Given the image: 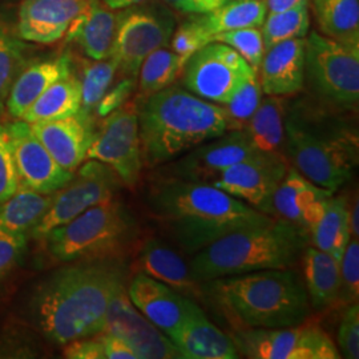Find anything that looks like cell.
Wrapping results in <instances>:
<instances>
[{"label": "cell", "instance_id": "6da1fadb", "mask_svg": "<svg viewBox=\"0 0 359 359\" xmlns=\"http://www.w3.org/2000/svg\"><path fill=\"white\" fill-rule=\"evenodd\" d=\"M126 276L118 258L63 264L27 290L20 314L53 345L96 335L111 299L126 286Z\"/></svg>", "mask_w": 359, "mask_h": 359}, {"label": "cell", "instance_id": "7a4b0ae2", "mask_svg": "<svg viewBox=\"0 0 359 359\" xmlns=\"http://www.w3.org/2000/svg\"><path fill=\"white\" fill-rule=\"evenodd\" d=\"M147 205L168 236L192 256L231 231L271 218L213 184L168 176L151 182Z\"/></svg>", "mask_w": 359, "mask_h": 359}, {"label": "cell", "instance_id": "3957f363", "mask_svg": "<svg viewBox=\"0 0 359 359\" xmlns=\"http://www.w3.org/2000/svg\"><path fill=\"white\" fill-rule=\"evenodd\" d=\"M144 165L160 167L229 130L226 111L189 90L167 87L136 102Z\"/></svg>", "mask_w": 359, "mask_h": 359}, {"label": "cell", "instance_id": "277c9868", "mask_svg": "<svg viewBox=\"0 0 359 359\" xmlns=\"http://www.w3.org/2000/svg\"><path fill=\"white\" fill-rule=\"evenodd\" d=\"M310 244L309 231L283 218L231 231L194 253L189 270L197 283L257 270L290 269Z\"/></svg>", "mask_w": 359, "mask_h": 359}, {"label": "cell", "instance_id": "5b68a950", "mask_svg": "<svg viewBox=\"0 0 359 359\" xmlns=\"http://www.w3.org/2000/svg\"><path fill=\"white\" fill-rule=\"evenodd\" d=\"M218 305L243 327H286L311 311L301 276L292 269L257 270L203 283Z\"/></svg>", "mask_w": 359, "mask_h": 359}, {"label": "cell", "instance_id": "8992f818", "mask_svg": "<svg viewBox=\"0 0 359 359\" xmlns=\"http://www.w3.org/2000/svg\"><path fill=\"white\" fill-rule=\"evenodd\" d=\"M283 156L310 182L335 193L358 163V139L342 124L299 105L285 116Z\"/></svg>", "mask_w": 359, "mask_h": 359}, {"label": "cell", "instance_id": "52a82bcc", "mask_svg": "<svg viewBox=\"0 0 359 359\" xmlns=\"http://www.w3.org/2000/svg\"><path fill=\"white\" fill-rule=\"evenodd\" d=\"M139 236V225L128 208L116 198L90 206L62 226L48 231L43 241L57 264L118 258Z\"/></svg>", "mask_w": 359, "mask_h": 359}, {"label": "cell", "instance_id": "ba28073f", "mask_svg": "<svg viewBox=\"0 0 359 359\" xmlns=\"http://www.w3.org/2000/svg\"><path fill=\"white\" fill-rule=\"evenodd\" d=\"M305 79L322 103L354 109L359 100V43L311 32L306 40Z\"/></svg>", "mask_w": 359, "mask_h": 359}, {"label": "cell", "instance_id": "9c48e42d", "mask_svg": "<svg viewBox=\"0 0 359 359\" xmlns=\"http://www.w3.org/2000/svg\"><path fill=\"white\" fill-rule=\"evenodd\" d=\"M176 28L175 13L167 4L152 0L117 13L115 40L111 57L117 71L137 80L144 59L167 47Z\"/></svg>", "mask_w": 359, "mask_h": 359}, {"label": "cell", "instance_id": "30bf717a", "mask_svg": "<svg viewBox=\"0 0 359 359\" xmlns=\"http://www.w3.org/2000/svg\"><path fill=\"white\" fill-rule=\"evenodd\" d=\"M229 337L238 354L253 359H338L339 350L317 323L238 327Z\"/></svg>", "mask_w": 359, "mask_h": 359}, {"label": "cell", "instance_id": "8fae6325", "mask_svg": "<svg viewBox=\"0 0 359 359\" xmlns=\"http://www.w3.org/2000/svg\"><path fill=\"white\" fill-rule=\"evenodd\" d=\"M121 181L103 163L88 160L79 167L77 173L63 188L53 193L51 205L28 237L41 240L48 231L62 226L81 215L90 206L114 200Z\"/></svg>", "mask_w": 359, "mask_h": 359}, {"label": "cell", "instance_id": "7c38bea8", "mask_svg": "<svg viewBox=\"0 0 359 359\" xmlns=\"http://www.w3.org/2000/svg\"><path fill=\"white\" fill-rule=\"evenodd\" d=\"M104 118L90 142L87 160L103 163L115 172L121 184L135 188L144 168L136 102H127Z\"/></svg>", "mask_w": 359, "mask_h": 359}, {"label": "cell", "instance_id": "4fadbf2b", "mask_svg": "<svg viewBox=\"0 0 359 359\" xmlns=\"http://www.w3.org/2000/svg\"><path fill=\"white\" fill-rule=\"evenodd\" d=\"M257 72L244 57L222 43H209L184 65L185 90L210 103H228L246 77Z\"/></svg>", "mask_w": 359, "mask_h": 359}, {"label": "cell", "instance_id": "5bb4252c", "mask_svg": "<svg viewBox=\"0 0 359 359\" xmlns=\"http://www.w3.org/2000/svg\"><path fill=\"white\" fill-rule=\"evenodd\" d=\"M257 154L244 129L228 130L168 163L158 176L213 184L228 168Z\"/></svg>", "mask_w": 359, "mask_h": 359}, {"label": "cell", "instance_id": "9a60e30c", "mask_svg": "<svg viewBox=\"0 0 359 359\" xmlns=\"http://www.w3.org/2000/svg\"><path fill=\"white\" fill-rule=\"evenodd\" d=\"M289 167L283 154H257L228 168L213 185L270 216L271 197Z\"/></svg>", "mask_w": 359, "mask_h": 359}, {"label": "cell", "instance_id": "2e32d148", "mask_svg": "<svg viewBox=\"0 0 359 359\" xmlns=\"http://www.w3.org/2000/svg\"><path fill=\"white\" fill-rule=\"evenodd\" d=\"M102 333L114 334L135 350L139 359H181L177 347L130 302L126 286L111 299Z\"/></svg>", "mask_w": 359, "mask_h": 359}, {"label": "cell", "instance_id": "e0dca14e", "mask_svg": "<svg viewBox=\"0 0 359 359\" xmlns=\"http://www.w3.org/2000/svg\"><path fill=\"white\" fill-rule=\"evenodd\" d=\"M13 145V161L19 187L39 193H55L74 177L56 163L44 145L39 142L26 121H15L7 126Z\"/></svg>", "mask_w": 359, "mask_h": 359}, {"label": "cell", "instance_id": "ac0fdd59", "mask_svg": "<svg viewBox=\"0 0 359 359\" xmlns=\"http://www.w3.org/2000/svg\"><path fill=\"white\" fill-rule=\"evenodd\" d=\"M127 293L135 308L168 338L198 308L197 302L191 298L180 294L142 271L132 278Z\"/></svg>", "mask_w": 359, "mask_h": 359}, {"label": "cell", "instance_id": "d6986e66", "mask_svg": "<svg viewBox=\"0 0 359 359\" xmlns=\"http://www.w3.org/2000/svg\"><path fill=\"white\" fill-rule=\"evenodd\" d=\"M39 142L50 152L59 165L75 172L87 160L93 140L90 116L83 112L57 120L29 124Z\"/></svg>", "mask_w": 359, "mask_h": 359}, {"label": "cell", "instance_id": "ffe728a7", "mask_svg": "<svg viewBox=\"0 0 359 359\" xmlns=\"http://www.w3.org/2000/svg\"><path fill=\"white\" fill-rule=\"evenodd\" d=\"M88 0H25L19 10L18 36L51 44L65 36Z\"/></svg>", "mask_w": 359, "mask_h": 359}, {"label": "cell", "instance_id": "44dd1931", "mask_svg": "<svg viewBox=\"0 0 359 359\" xmlns=\"http://www.w3.org/2000/svg\"><path fill=\"white\" fill-rule=\"evenodd\" d=\"M333 194L310 182L295 168L289 167L271 197L270 216L283 218L309 231L321 216L326 200Z\"/></svg>", "mask_w": 359, "mask_h": 359}, {"label": "cell", "instance_id": "7402d4cb", "mask_svg": "<svg viewBox=\"0 0 359 359\" xmlns=\"http://www.w3.org/2000/svg\"><path fill=\"white\" fill-rule=\"evenodd\" d=\"M306 40L290 39L268 48L259 71V83L266 96H292L305 84Z\"/></svg>", "mask_w": 359, "mask_h": 359}, {"label": "cell", "instance_id": "603a6c76", "mask_svg": "<svg viewBox=\"0 0 359 359\" xmlns=\"http://www.w3.org/2000/svg\"><path fill=\"white\" fill-rule=\"evenodd\" d=\"M169 339L177 347L182 358H240L229 334L224 333L209 321L200 306L169 337Z\"/></svg>", "mask_w": 359, "mask_h": 359}, {"label": "cell", "instance_id": "cb8c5ba5", "mask_svg": "<svg viewBox=\"0 0 359 359\" xmlns=\"http://www.w3.org/2000/svg\"><path fill=\"white\" fill-rule=\"evenodd\" d=\"M137 266L139 271L165 283L193 301L203 297V283L193 278L189 265L175 250L158 240L151 238L142 245Z\"/></svg>", "mask_w": 359, "mask_h": 359}, {"label": "cell", "instance_id": "d4e9b609", "mask_svg": "<svg viewBox=\"0 0 359 359\" xmlns=\"http://www.w3.org/2000/svg\"><path fill=\"white\" fill-rule=\"evenodd\" d=\"M117 13L103 0H88L87 8L80 13L67 31V39L75 40L92 60L111 57L115 40Z\"/></svg>", "mask_w": 359, "mask_h": 359}, {"label": "cell", "instance_id": "484cf974", "mask_svg": "<svg viewBox=\"0 0 359 359\" xmlns=\"http://www.w3.org/2000/svg\"><path fill=\"white\" fill-rule=\"evenodd\" d=\"M72 74V62L65 55L52 60L26 65L13 81L6 108L13 118L20 120L39 96L57 80Z\"/></svg>", "mask_w": 359, "mask_h": 359}, {"label": "cell", "instance_id": "4316f807", "mask_svg": "<svg viewBox=\"0 0 359 359\" xmlns=\"http://www.w3.org/2000/svg\"><path fill=\"white\" fill-rule=\"evenodd\" d=\"M301 259L304 264V283L311 308L323 310L337 305L341 283L339 261L310 245Z\"/></svg>", "mask_w": 359, "mask_h": 359}, {"label": "cell", "instance_id": "83f0119b", "mask_svg": "<svg viewBox=\"0 0 359 359\" xmlns=\"http://www.w3.org/2000/svg\"><path fill=\"white\" fill-rule=\"evenodd\" d=\"M309 234L313 246L341 262L351 238L348 204L344 196H330L326 200L321 216L310 226Z\"/></svg>", "mask_w": 359, "mask_h": 359}, {"label": "cell", "instance_id": "f1b7e54d", "mask_svg": "<svg viewBox=\"0 0 359 359\" xmlns=\"http://www.w3.org/2000/svg\"><path fill=\"white\" fill-rule=\"evenodd\" d=\"M285 116L286 104L283 97L268 96L261 100L244 129L256 152L283 154Z\"/></svg>", "mask_w": 359, "mask_h": 359}, {"label": "cell", "instance_id": "f546056e", "mask_svg": "<svg viewBox=\"0 0 359 359\" xmlns=\"http://www.w3.org/2000/svg\"><path fill=\"white\" fill-rule=\"evenodd\" d=\"M81 109V83L74 74L53 83L27 109L20 120L28 124L77 115Z\"/></svg>", "mask_w": 359, "mask_h": 359}, {"label": "cell", "instance_id": "4dcf8cb0", "mask_svg": "<svg viewBox=\"0 0 359 359\" xmlns=\"http://www.w3.org/2000/svg\"><path fill=\"white\" fill-rule=\"evenodd\" d=\"M266 15L265 0H229L215 11L197 13L192 18L212 41V38L219 32L261 27Z\"/></svg>", "mask_w": 359, "mask_h": 359}, {"label": "cell", "instance_id": "1f68e13d", "mask_svg": "<svg viewBox=\"0 0 359 359\" xmlns=\"http://www.w3.org/2000/svg\"><path fill=\"white\" fill-rule=\"evenodd\" d=\"M52 198L53 193H39L19 187L11 197L0 203V229L28 236L48 210Z\"/></svg>", "mask_w": 359, "mask_h": 359}, {"label": "cell", "instance_id": "d6a6232c", "mask_svg": "<svg viewBox=\"0 0 359 359\" xmlns=\"http://www.w3.org/2000/svg\"><path fill=\"white\" fill-rule=\"evenodd\" d=\"M322 34L345 43H359V0H313Z\"/></svg>", "mask_w": 359, "mask_h": 359}, {"label": "cell", "instance_id": "836d02e7", "mask_svg": "<svg viewBox=\"0 0 359 359\" xmlns=\"http://www.w3.org/2000/svg\"><path fill=\"white\" fill-rule=\"evenodd\" d=\"M185 63L187 59L167 47H161L149 53L144 59L137 75L139 93L136 102H142L154 93L170 87L182 74Z\"/></svg>", "mask_w": 359, "mask_h": 359}, {"label": "cell", "instance_id": "e575fe53", "mask_svg": "<svg viewBox=\"0 0 359 359\" xmlns=\"http://www.w3.org/2000/svg\"><path fill=\"white\" fill-rule=\"evenodd\" d=\"M310 27L308 4H301L283 13H269L262 23L265 51L290 39L305 38Z\"/></svg>", "mask_w": 359, "mask_h": 359}, {"label": "cell", "instance_id": "d590c367", "mask_svg": "<svg viewBox=\"0 0 359 359\" xmlns=\"http://www.w3.org/2000/svg\"><path fill=\"white\" fill-rule=\"evenodd\" d=\"M117 72V63L112 57L83 63L81 83V109L80 112L90 116L96 105L111 88Z\"/></svg>", "mask_w": 359, "mask_h": 359}, {"label": "cell", "instance_id": "8d00e7d4", "mask_svg": "<svg viewBox=\"0 0 359 359\" xmlns=\"http://www.w3.org/2000/svg\"><path fill=\"white\" fill-rule=\"evenodd\" d=\"M26 63L25 44L0 22V112L6 107L15 79Z\"/></svg>", "mask_w": 359, "mask_h": 359}, {"label": "cell", "instance_id": "74e56055", "mask_svg": "<svg viewBox=\"0 0 359 359\" xmlns=\"http://www.w3.org/2000/svg\"><path fill=\"white\" fill-rule=\"evenodd\" d=\"M262 93L264 92L261 88L258 72L249 75L238 86V88L231 95L229 102L222 105L228 116L229 130L245 129L262 100Z\"/></svg>", "mask_w": 359, "mask_h": 359}, {"label": "cell", "instance_id": "f35d334b", "mask_svg": "<svg viewBox=\"0 0 359 359\" xmlns=\"http://www.w3.org/2000/svg\"><path fill=\"white\" fill-rule=\"evenodd\" d=\"M215 41L229 46L237 53H240L249 65L258 72L265 53L262 31L259 29V27H246L219 32L212 38V43Z\"/></svg>", "mask_w": 359, "mask_h": 359}, {"label": "cell", "instance_id": "ab89813d", "mask_svg": "<svg viewBox=\"0 0 359 359\" xmlns=\"http://www.w3.org/2000/svg\"><path fill=\"white\" fill-rule=\"evenodd\" d=\"M341 283L337 306L345 308L358 302L359 297V244L357 238H350L346 250L339 262Z\"/></svg>", "mask_w": 359, "mask_h": 359}, {"label": "cell", "instance_id": "60d3db41", "mask_svg": "<svg viewBox=\"0 0 359 359\" xmlns=\"http://www.w3.org/2000/svg\"><path fill=\"white\" fill-rule=\"evenodd\" d=\"M26 233H13L0 229V287L7 283L27 252Z\"/></svg>", "mask_w": 359, "mask_h": 359}, {"label": "cell", "instance_id": "b9f144b4", "mask_svg": "<svg viewBox=\"0 0 359 359\" xmlns=\"http://www.w3.org/2000/svg\"><path fill=\"white\" fill-rule=\"evenodd\" d=\"M212 43L210 38L194 22L192 16L175 29L170 39V48L184 59H189L194 52Z\"/></svg>", "mask_w": 359, "mask_h": 359}, {"label": "cell", "instance_id": "7bdbcfd3", "mask_svg": "<svg viewBox=\"0 0 359 359\" xmlns=\"http://www.w3.org/2000/svg\"><path fill=\"white\" fill-rule=\"evenodd\" d=\"M337 338L341 357L347 359L359 358L358 302L345 306Z\"/></svg>", "mask_w": 359, "mask_h": 359}, {"label": "cell", "instance_id": "ee69618b", "mask_svg": "<svg viewBox=\"0 0 359 359\" xmlns=\"http://www.w3.org/2000/svg\"><path fill=\"white\" fill-rule=\"evenodd\" d=\"M19 188L8 129L0 124V203L11 197Z\"/></svg>", "mask_w": 359, "mask_h": 359}, {"label": "cell", "instance_id": "f6af8a7d", "mask_svg": "<svg viewBox=\"0 0 359 359\" xmlns=\"http://www.w3.org/2000/svg\"><path fill=\"white\" fill-rule=\"evenodd\" d=\"M136 81H137L136 79L124 77L116 84L115 87L107 90L103 99L95 108L96 115L99 117H105L127 103L132 92L136 88Z\"/></svg>", "mask_w": 359, "mask_h": 359}, {"label": "cell", "instance_id": "bcb514c9", "mask_svg": "<svg viewBox=\"0 0 359 359\" xmlns=\"http://www.w3.org/2000/svg\"><path fill=\"white\" fill-rule=\"evenodd\" d=\"M63 347L65 358L105 359L103 342L99 334L71 341Z\"/></svg>", "mask_w": 359, "mask_h": 359}, {"label": "cell", "instance_id": "7dc6e473", "mask_svg": "<svg viewBox=\"0 0 359 359\" xmlns=\"http://www.w3.org/2000/svg\"><path fill=\"white\" fill-rule=\"evenodd\" d=\"M103 342L105 359H139L135 350L114 334L99 333Z\"/></svg>", "mask_w": 359, "mask_h": 359}, {"label": "cell", "instance_id": "c3c4849f", "mask_svg": "<svg viewBox=\"0 0 359 359\" xmlns=\"http://www.w3.org/2000/svg\"><path fill=\"white\" fill-rule=\"evenodd\" d=\"M309 0H265L268 13H278L295 8L301 4H308Z\"/></svg>", "mask_w": 359, "mask_h": 359}, {"label": "cell", "instance_id": "681fc988", "mask_svg": "<svg viewBox=\"0 0 359 359\" xmlns=\"http://www.w3.org/2000/svg\"><path fill=\"white\" fill-rule=\"evenodd\" d=\"M192 6L193 15L206 13L217 10L218 7L224 6L229 0H189Z\"/></svg>", "mask_w": 359, "mask_h": 359}, {"label": "cell", "instance_id": "f907efd6", "mask_svg": "<svg viewBox=\"0 0 359 359\" xmlns=\"http://www.w3.org/2000/svg\"><path fill=\"white\" fill-rule=\"evenodd\" d=\"M359 204L358 198H355V203L351 206V209H348V221H350V233H351V238H357L359 237Z\"/></svg>", "mask_w": 359, "mask_h": 359}, {"label": "cell", "instance_id": "816d5d0a", "mask_svg": "<svg viewBox=\"0 0 359 359\" xmlns=\"http://www.w3.org/2000/svg\"><path fill=\"white\" fill-rule=\"evenodd\" d=\"M103 1L112 10H124V8L144 4L152 0H103Z\"/></svg>", "mask_w": 359, "mask_h": 359}, {"label": "cell", "instance_id": "f5cc1de1", "mask_svg": "<svg viewBox=\"0 0 359 359\" xmlns=\"http://www.w3.org/2000/svg\"><path fill=\"white\" fill-rule=\"evenodd\" d=\"M168 7L176 10L181 13H188V15H193L192 6L189 0H163Z\"/></svg>", "mask_w": 359, "mask_h": 359}]
</instances>
